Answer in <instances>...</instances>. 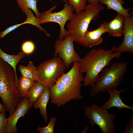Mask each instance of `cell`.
Here are the masks:
<instances>
[{
	"label": "cell",
	"mask_w": 133,
	"mask_h": 133,
	"mask_svg": "<svg viewBox=\"0 0 133 133\" xmlns=\"http://www.w3.org/2000/svg\"><path fill=\"white\" fill-rule=\"evenodd\" d=\"M84 78L80 71L79 62L74 63L71 69L64 74L50 88V103L60 107L72 100L82 99L81 89Z\"/></svg>",
	"instance_id": "6da1fadb"
},
{
	"label": "cell",
	"mask_w": 133,
	"mask_h": 133,
	"mask_svg": "<svg viewBox=\"0 0 133 133\" xmlns=\"http://www.w3.org/2000/svg\"><path fill=\"white\" fill-rule=\"evenodd\" d=\"M116 47L112 46L109 50L99 47L93 48L84 58L79 61L80 71L82 74L85 73L83 86H92L97 81L99 73L105 67L109 66L110 62L115 58H119L121 54L114 52Z\"/></svg>",
	"instance_id": "7a4b0ae2"
},
{
	"label": "cell",
	"mask_w": 133,
	"mask_h": 133,
	"mask_svg": "<svg viewBox=\"0 0 133 133\" xmlns=\"http://www.w3.org/2000/svg\"><path fill=\"white\" fill-rule=\"evenodd\" d=\"M18 81L12 67L0 58V98L10 115L22 98L17 87Z\"/></svg>",
	"instance_id": "3957f363"
},
{
	"label": "cell",
	"mask_w": 133,
	"mask_h": 133,
	"mask_svg": "<svg viewBox=\"0 0 133 133\" xmlns=\"http://www.w3.org/2000/svg\"><path fill=\"white\" fill-rule=\"evenodd\" d=\"M105 9V7L101 3L96 5L88 3L83 11L78 13H73L69 22L67 24V30L66 36L70 35L74 42L88 47L84 38V34L91 21L96 20L100 12Z\"/></svg>",
	"instance_id": "277c9868"
},
{
	"label": "cell",
	"mask_w": 133,
	"mask_h": 133,
	"mask_svg": "<svg viewBox=\"0 0 133 133\" xmlns=\"http://www.w3.org/2000/svg\"><path fill=\"white\" fill-rule=\"evenodd\" d=\"M127 67V62H114L110 67H104L97 81L91 86V96L94 97L100 92L116 89L122 81Z\"/></svg>",
	"instance_id": "5b68a950"
},
{
	"label": "cell",
	"mask_w": 133,
	"mask_h": 133,
	"mask_svg": "<svg viewBox=\"0 0 133 133\" xmlns=\"http://www.w3.org/2000/svg\"><path fill=\"white\" fill-rule=\"evenodd\" d=\"M66 68L62 60L57 56L44 61L37 67L36 81L50 88L64 74Z\"/></svg>",
	"instance_id": "8992f818"
},
{
	"label": "cell",
	"mask_w": 133,
	"mask_h": 133,
	"mask_svg": "<svg viewBox=\"0 0 133 133\" xmlns=\"http://www.w3.org/2000/svg\"><path fill=\"white\" fill-rule=\"evenodd\" d=\"M108 110L95 104L83 108L84 116L89 120L92 127L97 125L102 133H115L116 126L114 121L116 115Z\"/></svg>",
	"instance_id": "52a82bcc"
},
{
	"label": "cell",
	"mask_w": 133,
	"mask_h": 133,
	"mask_svg": "<svg viewBox=\"0 0 133 133\" xmlns=\"http://www.w3.org/2000/svg\"><path fill=\"white\" fill-rule=\"evenodd\" d=\"M56 7V5H54L48 10L40 13L38 18L40 24L50 22L58 23L60 29L59 38L62 40L66 36V31L65 28V24L67 20L70 19L74 10L72 6L66 3L61 10L56 12L52 13V11Z\"/></svg>",
	"instance_id": "ba28073f"
},
{
	"label": "cell",
	"mask_w": 133,
	"mask_h": 133,
	"mask_svg": "<svg viewBox=\"0 0 133 133\" xmlns=\"http://www.w3.org/2000/svg\"><path fill=\"white\" fill-rule=\"evenodd\" d=\"M74 40L70 35L65 36L64 39L58 38L54 43L55 51L54 56L60 58L63 61L66 68L69 67L72 63L79 62L81 58L75 51L74 46Z\"/></svg>",
	"instance_id": "9c48e42d"
},
{
	"label": "cell",
	"mask_w": 133,
	"mask_h": 133,
	"mask_svg": "<svg viewBox=\"0 0 133 133\" xmlns=\"http://www.w3.org/2000/svg\"><path fill=\"white\" fill-rule=\"evenodd\" d=\"M23 98V99L17 104L14 113L12 115H9L8 118L6 133H18L17 124L18 120L25 116L32 105L29 103L27 98Z\"/></svg>",
	"instance_id": "30bf717a"
},
{
	"label": "cell",
	"mask_w": 133,
	"mask_h": 133,
	"mask_svg": "<svg viewBox=\"0 0 133 133\" xmlns=\"http://www.w3.org/2000/svg\"><path fill=\"white\" fill-rule=\"evenodd\" d=\"M124 39L121 45L116 48L115 52L121 54L125 52L133 53V16L125 17Z\"/></svg>",
	"instance_id": "8fae6325"
},
{
	"label": "cell",
	"mask_w": 133,
	"mask_h": 133,
	"mask_svg": "<svg viewBox=\"0 0 133 133\" xmlns=\"http://www.w3.org/2000/svg\"><path fill=\"white\" fill-rule=\"evenodd\" d=\"M127 88L118 91L115 89L109 90L107 91L109 95L108 100L104 102L101 107L108 110L112 107H116L118 109L125 108L131 110L133 113V105L128 106L124 103L120 96V93L125 91Z\"/></svg>",
	"instance_id": "7c38bea8"
},
{
	"label": "cell",
	"mask_w": 133,
	"mask_h": 133,
	"mask_svg": "<svg viewBox=\"0 0 133 133\" xmlns=\"http://www.w3.org/2000/svg\"><path fill=\"white\" fill-rule=\"evenodd\" d=\"M125 19V16L117 13L112 20L106 22L105 27L109 36L117 37L123 35Z\"/></svg>",
	"instance_id": "4fadbf2b"
},
{
	"label": "cell",
	"mask_w": 133,
	"mask_h": 133,
	"mask_svg": "<svg viewBox=\"0 0 133 133\" xmlns=\"http://www.w3.org/2000/svg\"><path fill=\"white\" fill-rule=\"evenodd\" d=\"M106 21L101 24L97 29L92 31L87 30L84 35V38L88 47L92 48L96 45H99L103 42L101 35L107 33L105 27Z\"/></svg>",
	"instance_id": "5bb4252c"
},
{
	"label": "cell",
	"mask_w": 133,
	"mask_h": 133,
	"mask_svg": "<svg viewBox=\"0 0 133 133\" xmlns=\"http://www.w3.org/2000/svg\"><path fill=\"white\" fill-rule=\"evenodd\" d=\"M50 88L45 87L40 96L33 104L35 109H40V114L45 123H47L48 120L47 107L50 99Z\"/></svg>",
	"instance_id": "9a60e30c"
},
{
	"label": "cell",
	"mask_w": 133,
	"mask_h": 133,
	"mask_svg": "<svg viewBox=\"0 0 133 133\" xmlns=\"http://www.w3.org/2000/svg\"><path fill=\"white\" fill-rule=\"evenodd\" d=\"M99 1L100 3L106 6L107 9L114 10L117 13L125 17L129 16L131 15L129 12L132 9V8H124L123 6L125 3L124 0H100Z\"/></svg>",
	"instance_id": "2e32d148"
},
{
	"label": "cell",
	"mask_w": 133,
	"mask_h": 133,
	"mask_svg": "<svg viewBox=\"0 0 133 133\" xmlns=\"http://www.w3.org/2000/svg\"><path fill=\"white\" fill-rule=\"evenodd\" d=\"M25 54L22 51L20 52L16 55L9 54L3 51L0 47V58L12 67L17 76V66Z\"/></svg>",
	"instance_id": "e0dca14e"
},
{
	"label": "cell",
	"mask_w": 133,
	"mask_h": 133,
	"mask_svg": "<svg viewBox=\"0 0 133 133\" xmlns=\"http://www.w3.org/2000/svg\"><path fill=\"white\" fill-rule=\"evenodd\" d=\"M45 87L44 85L36 81L24 97L27 98L29 103L33 105L40 96Z\"/></svg>",
	"instance_id": "ac0fdd59"
},
{
	"label": "cell",
	"mask_w": 133,
	"mask_h": 133,
	"mask_svg": "<svg viewBox=\"0 0 133 133\" xmlns=\"http://www.w3.org/2000/svg\"><path fill=\"white\" fill-rule=\"evenodd\" d=\"M18 68L22 76L36 81V67L31 61H30L27 66L19 65Z\"/></svg>",
	"instance_id": "d6986e66"
},
{
	"label": "cell",
	"mask_w": 133,
	"mask_h": 133,
	"mask_svg": "<svg viewBox=\"0 0 133 133\" xmlns=\"http://www.w3.org/2000/svg\"><path fill=\"white\" fill-rule=\"evenodd\" d=\"M19 7L26 16L29 9H32L35 13L36 17L38 18L40 13L37 6L38 0H16Z\"/></svg>",
	"instance_id": "ffe728a7"
},
{
	"label": "cell",
	"mask_w": 133,
	"mask_h": 133,
	"mask_svg": "<svg viewBox=\"0 0 133 133\" xmlns=\"http://www.w3.org/2000/svg\"><path fill=\"white\" fill-rule=\"evenodd\" d=\"M35 82L22 76L20 77L18 79L17 87L22 98L25 97L27 93Z\"/></svg>",
	"instance_id": "44dd1931"
},
{
	"label": "cell",
	"mask_w": 133,
	"mask_h": 133,
	"mask_svg": "<svg viewBox=\"0 0 133 133\" xmlns=\"http://www.w3.org/2000/svg\"><path fill=\"white\" fill-rule=\"evenodd\" d=\"M26 16L27 18L24 22L25 24H30L34 25L37 27L40 31L44 32L47 36H50V34L48 33L47 31L40 25L38 18L34 16L31 9H29Z\"/></svg>",
	"instance_id": "7402d4cb"
},
{
	"label": "cell",
	"mask_w": 133,
	"mask_h": 133,
	"mask_svg": "<svg viewBox=\"0 0 133 133\" xmlns=\"http://www.w3.org/2000/svg\"><path fill=\"white\" fill-rule=\"evenodd\" d=\"M87 1V0H67V3L73 6L75 13H78L85 9Z\"/></svg>",
	"instance_id": "603a6c76"
},
{
	"label": "cell",
	"mask_w": 133,
	"mask_h": 133,
	"mask_svg": "<svg viewBox=\"0 0 133 133\" xmlns=\"http://www.w3.org/2000/svg\"><path fill=\"white\" fill-rule=\"evenodd\" d=\"M57 118L55 117H51L48 125L45 127L38 126L37 130L40 133H53L54 129Z\"/></svg>",
	"instance_id": "cb8c5ba5"
},
{
	"label": "cell",
	"mask_w": 133,
	"mask_h": 133,
	"mask_svg": "<svg viewBox=\"0 0 133 133\" xmlns=\"http://www.w3.org/2000/svg\"><path fill=\"white\" fill-rule=\"evenodd\" d=\"M35 49V45L32 41L29 40L24 42L22 44V51L25 54H30L32 53Z\"/></svg>",
	"instance_id": "d4e9b609"
},
{
	"label": "cell",
	"mask_w": 133,
	"mask_h": 133,
	"mask_svg": "<svg viewBox=\"0 0 133 133\" xmlns=\"http://www.w3.org/2000/svg\"><path fill=\"white\" fill-rule=\"evenodd\" d=\"M6 112L0 113V133H6L8 118H6Z\"/></svg>",
	"instance_id": "484cf974"
},
{
	"label": "cell",
	"mask_w": 133,
	"mask_h": 133,
	"mask_svg": "<svg viewBox=\"0 0 133 133\" xmlns=\"http://www.w3.org/2000/svg\"><path fill=\"white\" fill-rule=\"evenodd\" d=\"M25 24L24 22L20 23L11 26L7 28L5 30L1 33V38H2L8 33L11 32L19 26Z\"/></svg>",
	"instance_id": "4316f807"
},
{
	"label": "cell",
	"mask_w": 133,
	"mask_h": 133,
	"mask_svg": "<svg viewBox=\"0 0 133 133\" xmlns=\"http://www.w3.org/2000/svg\"><path fill=\"white\" fill-rule=\"evenodd\" d=\"M122 133H133V116H132L130 118L128 124L127 126Z\"/></svg>",
	"instance_id": "83f0119b"
},
{
	"label": "cell",
	"mask_w": 133,
	"mask_h": 133,
	"mask_svg": "<svg viewBox=\"0 0 133 133\" xmlns=\"http://www.w3.org/2000/svg\"><path fill=\"white\" fill-rule=\"evenodd\" d=\"M100 0H87L89 3L91 4L94 5H96L99 4Z\"/></svg>",
	"instance_id": "f1b7e54d"
},
{
	"label": "cell",
	"mask_w": 133,
	"mask_h": 133,
	"mask_svg": "<svg viewBox=\"0 0 133 133\" xmlns=\"http://www.w3.org/2000/svg\"><path fill=\"white\" fill-rule=\"evenodd\" d=\"M7 110L6 108L0 102V113L2 112H6Z\"/></svg>",
	"instance_id": "f546056e"
},
{
	"label": "cell",
	"mask_w": 133,
	"mask_h": 133,
	"mask_svg": "<svg viewBox=\"0 0 133 133\" xmlns=\"http://www.w3.org/2000/svg\"><path fill=\"white\" fill-rule=\"evenodd\" d=\"M89 129V127L87 126H86L83 130L81 131V133H85L87 132Z\"/></svg>",
	"instance_id": "4dcf8cb0"
},
{
	"label": "cell",
	"mask_w": 133,
	"mask_h": 133,
	"mask_svg": "<svg viewBox=\"0 0 133 133\" xmlns=\"http://www.w3.org/2000/svg\"><path fill=\"white\" fill-rule=\"evenodd\" d=\"M62 1L65 2V3H67V0H61Z\"/></svg>",
	"instance_id": "1f68e13d"
},
{
	"label": "cell",
	"mask_w": 133,
	"mask_h": 133,
	"mask_svg": "<svg viewBox=\"0 0 133 133\" xmlns=\"http://www.w3.org/2000/svg\"><path fill=\"white\" fill-rule=\"evenodd\" d=\"M1 33L0 32V39L1 38Z\"/></svg>",
	"instance_id": "d6a6232c"
},
{
	"label": "cell",
	"mask_w": 133,
	"mask_h": 133,
	"mask_svg": "<svg viewBox=\"0 0 133 133\" xmlns=\"http://www.w3.org/2000/svg\"><path fill=\"white\" fill-rule=\"evenodd\" d=\"M130 1L132 2L133 1V0H129Z\"/></svg>",
	"instance_id": "836d02e7"
}]
</instances>
